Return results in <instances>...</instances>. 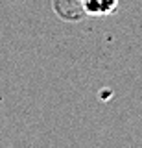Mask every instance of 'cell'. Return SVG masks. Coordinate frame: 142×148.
<instances>
[{
	"mask_svg": "<svg viewBox=\"0 0 142 148\" xmlns=\"http://www.w3.org/2000/svg\"><path fill=\"white\" fill-rule=\"evenodd\" d=\"M83 9L92 15H105V13L113 11L116 6V0H81Z\"/></svg>",
	"mask_w": 142,
	"mask_h": 148,
	"instance_id": "1",
	"label": "cell"
}]
</instances>
